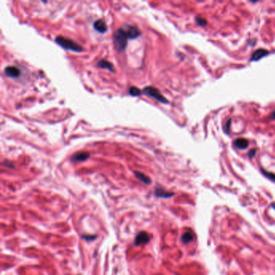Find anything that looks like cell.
Returning <instances> with one entry per match:
<instances>
[{
    "label": "cell",
    "instance_id": "3",
    "mask_svg": "<svg viewBox=\"0 0 275 275\" xmlns=\"http://www.w3.org/2000/svg\"><path fill=\"white\" fill-rule=\"evenodd\" d=\"M142 93L145 95L151 97L153 99H156V101L160 102L162 104H168L169 101L167 100L165 96L159 91L158 89L155 88L153 86H146L142 90Z\"/></svg>",
    "mask_w": 275,
    "mask_h": 275
},
{
    "label": "cell",
    "instance_id": "6",
    "mask_svg": "<svg viewBox=\"0 0 275 275\" xmlns=\"http://www.w3.org/2000/svg\"><path fill=\"white\" fill-rule=\"evenodd\" d=\"M270 53V52L264 48H259L258 50H256L254 53H252L251 57H250V61H257L261 60L265 56H267Z\"/></svg>",
    "mask_w": 275,
    "mask_h": 275
},
{
    "label": "cell",
    "instance_id": "22",
    "mask_svg": "<svg viewBox=\"0 0 275 275\" xmlns=\"http://www.w3.org/2000/svg\"><path fill=\"white\" fill-rule=\"evenodd\" d=\"M271 207L275 210V202H272V204H271Z\"/></svg>",
    "mask_w": 275,
    "mask_h": 275
},
{
    "label": "cell",
    "instance_id": "9",
    "mask_svg": "<svg viewBox=\"0 0 275 275\" xmlns=\"http://www.w3.org/2000/svg\"><path fill=\"white\" fill-rule=\"evenodd\" d=\"M89 157H90V153L87 152H79L71 157V161L72 162H84L88 159Z\"/></svg>",
    "mask_w": 275,
    "mask_h": 275
},
{
    "label": "cell",
    "instance_id": "13",
    "mask_svg": "<svg viewBox=\"0 0 275 275\" xmlns=\"http://www.w3.org/2000/svg\"><path fill=\"white\" fill-rule=\"evenodd\" d=\"M194 233L191 230H187L183 233L182 236V241L184 244H188L194 240Z\"/></svg>",
    "mask_w": 275,
    "mask_h": 275
},
{
    "label": "cell",
    "instance_id": "4",
    "mask_svg": "<svg viewBox=\"0 0 275 275\" xmlns=\"http://www.w3.org/2000/svg\"><path fill=\"white\" fill-rule=\"evenodd\" d=\"M122 28L125 31V32H126L127 36H128V37L130 40H133V39H136L138 36H141V31L140 29L136 26L134 25H128V24H124Z\"/></svg>",
    "mask_w": 275,
    "mask_h": 275
},
{
    "label": "cell",
    "instance_id": "11",
    "mask_svg": "<svg viewBox=\"0 0 275 275\" xmlns=\"http://www.w3.org/2000/svg\"><path fill=\"white\" fill-rule=\"evenodd\" d=\"M97 66H99V68L107 69V70H108L111 71V72H115V70H116L112 63H111L110 61H107V60H104V59H102V60L98 61Z\"/></svg>",
    "mask_w": 275,
    "mask_h": 275
},
{
    "label": "cell",
    "instance_id": "2",
    "mask_svg": "<svg viewBox=\"0 0 275 275\" xmlns=\"http://www.w3.org/2000/svg\"><path fill=\"white\" fill-rule=\"evenodd\" d=\"M55 41L56 43L58 44L61 48L67 49V50H72L74 52H82L83 51V48L80 45H78L75 41L67 37L58 36L56 37Z\"/></svg>",
    "mask_w": 275,
    "mask_h": 275
},
{
    "label": "cell",
    "instance_id": "17",
    "mask_svg": "<svg viewBox=\"0 0 275 275\" xmlns=\"http://www.w3.org/2000/svg\"><path fill=\"white\" fill-rule=\"evenodd\" d=\"M231 122H232V119H227L226 123L224 125V131L225 133L228 134L230 132V128H231Z\"/></svg>",
    "mask_w": 275,
    "mask_h": 275
},
{
    "label": "cell",
    "instance_id": "14",
    "mask_svg": "<svg viewBox=\"0 0 275 275\" xmlns=\"http://www.w3.org/2000/svg\"><path fill=\"white\" fill-rule=\"evenodd\" d=\"M134 174H135L136 178H137L140 181H141L143 183H144V184L149 185L151 183V179H150V178L147 176V175H145L144 174H143V173H141V172L135 171L134 172Z\"/></svg>",
    "mask_w": 275,
    "mask_h": 275
},
{
    "label": "cell",
    "instance_id": "7",
    "mask_svg": "<svg viewBox=\"0 0 275 275\" xmlns=\"http://www.w3.org/2000/svg\"><path fill=\"white\" fill-rule=\"evenodd\" d=\"M4 72H5L6 75H8L10 78H16L20 75V70L17 67H15V66H8V67H6L5 70H4Z\"/></svg>",
    "mask_w": 275,
    "mask_h": 275
},
{
    "label": "cell",
    "instance_id": "21",
    "mask_svg": "<svg viewBox=\"0 0 275 275\" xmlns=\"http://www.w3.org/2000/svg\"><path fill=\"white\" fill-rule=\"evenodd\" d=\"M270 117H271V119H275V111H273L272 114H271V115H270Z\"/></svg>",
    "mask_w": 275,
    "mask_h": 275
},
{
    "label": "cell",
    "instance_id": "20",
    "mask_svg": "<svg viewBox=\"0 0 275 275\" xmlns=\"http://www.w3.org/2000/svg\"><path fill=\"white\" fill-rule=\"evenodd\" d=\"M95 237H96L95 236H82V238H84V239H86V240H94Z\"/></svg>",
    "mask_w": 275,
    "mask_h": 275
},
{
    "label": "cell",
    "instance_id": "8",
    "mask_svg": "<svg viewBox=\"0 0 275 275\" xmlns=\"http://www.w3.org/2000/svg\"><path fill=\"white\" fill-rule=\"evenodd\" d=\"M94 28L96 31H98L100 33H104L107 30V26L106 22L103 19L96 20L94 23Z\"/></svg>",
    "mask_w": 275,
    "mask_h": 275
},
{
    "label": "cell",
    "instance_id": "19",
    "mask_svg": "<svg viewBox=\"0 0 275 275\" xmlns=\"http://www.w3.org/2000/svg\"><path fill=\"white\" fill-rule=\"evenodd\" d=\"M256 153H257V149H251V150L248 153V156H249V157H250V158H252V157L255 156Z\"/></svg>",
    "mask_w": 275,
    "mask_h": 275
},
{
    "label": "cell",
    "instance_id": "12",
    "mask_svg": "<svg viewBox=\"0 0 275 275\" xmlns=\"http://www.w3.org/2000/svg\"><path fill=\"white\" fill-rule=\"evenodd\" d=\"M155 194H156V197L158 198H169L174 195V193H169L167 192L166 190H165L164 189H162L161 187H156L155 190Z\"/></svg>",
    "mask_w": 275,
    "mask_h": 275
},
{
    "label": "cell",
    "instance_id": "18",
    "mask_svg": "<svg viewBox=\"0 0 275 275\" xmlns=\"http://www.w3.org/2000/svg\"><path fill=\"white\" fill-rule=\"evenodd\" d=\"M195 21L197 22V23L199 26H205L207 23V20L200 17H195Z\"/></svg>",
    "mask_w": 275,
    "mask_h": 275
},
{
    "label": "cell",
    "instance_id": "16",
    "mask_svg": "<svg viewBox=\"0 0 275 275\" xmlns=\"http://www.w3.org/2000/svg\"><path fill=\"white\" fill-rule=\"evenodd\" d=\"M128 92L131 96H139L142 94V91H141L138 87H136V86H131V88L129 89Z\"/></svg>",
    "mask_w": 275,
    "mask_h": 275
},
{
    "label": "cell",
    "instance_id": "10",
    "mask_svg": "<svg viewBox=\"0 0 275 275\" xmlns=\"http://www.w3.org/2000/svg\"><path fill=\"white\" fill-rule=\"evenodd\" d=\"M233 145L238 149H245L249 147V141L245 138H238L235 140Z\"/></svg>",
    "mask_w": 275,
    "mask_h": 275
},
{
    "label": "cell",
    "instance_id": "1",
    "mask_svg": "<svg viewBox=\"0 0 275 275\" xmlns=\"http://www.w3.org/2000/svg\"><path fill=\"white\" fill-rule=\"evenodd\" d=\"M128 37L125 31L122 28L117 29L113 34V42L115 48L119 53L124 52L128 45Z\"/></svg>",
    "mask_w": 275,
    "mask_h": 275
},
{
    "label": "cell",
    "instance_id": "5",
    "mask_svg": "<svg viewBox=\"0 0 275 275\" xmlns=\"http://www.w3.org/2000/svg\"><path fill=\"white\" fill-rule=\"evenodd\" d=\"M150 238H149V234L146 232H141L136 235V238H135V245L139 246L141 245H145L149 242Z\"/></svg>",
    "mask_w": 275,
    "mask_h": 275
},
{
    "label": "cell",
    "instance_id": "15",
    "mask_svg": "<svg viewBox=\"0 0 275 275\" xmlns=\"http://www.w3.org/2000/svg\"><path fill=\"white\" fill-rule=\"evenodd\" d=\"M261 173H262L264 176L266 177L267 178H269L270 180H271V181H273V182H275V174H273V173H271V172L267 171V170H265V169H264L263 168L261 169Z\"/></svg>",
    "mask_w": 275,
    "mask_h": 275
}]
</instances>
